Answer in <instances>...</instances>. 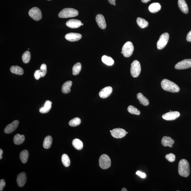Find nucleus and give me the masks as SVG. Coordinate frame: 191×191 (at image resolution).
Instances as JSON below:
<instances>
[{
  "mask_svg": "<svg viewBox=\"0 0 191 191\" xmlns=\"http://www.w3.org/2000/svg\"><path fill=\"white\" fill-rule=\"evenodd\" d=\"M161 84L162 88L165 91L176 93L179 92L180 90L178 85L168 79H163L161 81Z\"/></svg>",
  "mask_w": 191,
  "mask_h": 191,
  "instance_id": "1",
  "label": "nucleus"
},
{
  "mask_svg": "<svg viewBox=\"0 0 191 191\" xmlns=\"http://www.w3.org/2000/svg\"><path fill=\"white\" fill-rule=\"evenodd\" d=\"M178 171L181 176L187 177L190 175V166L187 160L184 159L181 160L179 163Z\"/></svg>",
  "mask_w": 191,
  "mask_h": 191,
  "instance_id": "2",
  "label": "nucleus"
},
{
  "mask_svg": "<svg viewBox=\"0 0 191 191\" xmlns=\"http://www.w3.org/2000/svg\"><path fill=\"white\" fill-rule=\"evenodd\" d=\"M79 12L77 10L71 8H66L60 11L58 16L61 18H67L77 16Z\"/></svg>",
  "mask_w": 191,
  "mask_h": 191,
  "instance_id": "3",
  "label": "nucleus"
},
{
  "mask_svg": "<svg viewBox=\"0 0 191 191\" xmlns=\"http://www.w3.org/2000/svg\"><path fill=\"white\" fill-rule=\"evenodd\" d=\"M134 48L131 42L128 41L125 43L123 46L121 53L125 57H129L132 55Z\"/></svg>",
  "mask_w": 191,
  "mask_h": 191,
  "instance_id": "4",
  "label": "nucleus"
},
{
  "mask_svg": "<svg viewBox=\"0 0 191 191\" xmlns=\"http://www.w3.org/2000/svg\"><path fill=\"white\" fill-rule=\"evenodd\" d=\"M130 72L132 77L137 78L139 76L141 73V66L137 60H134L132 62L131 66Z\"/></svg>",
  "mask_w": 191,
  "mask_h": 191,
  "instance_id": "5",
  "label": "nucleus"
},
{
  "mask_svg": "<svg viewBox=\"0 0 191 191\" xmlns=\"http://www.w3.org/2000/svg\"><path fill=\"white\" fill-rule=\"evenodd\" d=\"M99 165L101 168L106 169L110 166L111 160L110 157L106 154H103L101 156L99 159Z\"/></svg>",
  "mask_w": 191,
  "mask_h": 191,
  "instance_id": "6",
  "label": "nucleus"
},
{
  "mask_svg": "<svg viewBox=\"0 0 191 191\" xmlns=\"http://www.w3.org/2000/svg\"><path fill=\"white\" fill-rule=\"evenodd\" d=\"M169 38V35L167 33L161 34L157 43V47L159 50L162 49L166 45Z\"/></svg>",
  "mask_w": 191,
  "mask_h": 191,
  "instance_id": "7",
  "label": "nucleus"
},
{
  "mask_svg": "<svg viewBox=\"0 0 191 191\" xmlns=\"http://www.w3.org/2000/svg\"><path fill=\"white\" fill-rule=\"evenodd\" d=\"M28 13L31 18L35 20L39 21L42 18L41 11L37 7L32 8L29 11Z\"/></svg>",
  "mask_w": 191,
  "mask_h": 191,
  "instance_id": "8",
  "label": "nucleus"
},
{
  "mask_svg": "<svg viewBox=\"0 0 191 191\" xmlns=\"http://www.w3.org/2000/svg\"><path fill=\"white\" fill-rule=\"evenodd\" d=\"M191 67V59H185L179 62L175 66L177 69H184Z\"/></svg>",
  "mask_w": 191,
  "mask_h": 191,
  "instance_id": "9",
  "label": "nucleus"
},
{
  "mask_svg": "<svg viewBox=\"0 0 191 191\" xmlns=\"http://www.w3.org/2000/svg\"><path fill=\"white\" fill-rule=\"evenodd\" d=\"M111 135L115 138H121L125 137L126 134V131L122 128H114L111 132Z\"/></svg>",
  "mask_w": 191,
  "mask_h": 191,
  "instance_id": "10",
  "label": "nucleus"
},
{
  "mask_svg": "<svg viewBox=\"0 0 191 191\" xmlns=\"http://www.w3.org/2000/svg\"><path fill=\"white\" fill-rule=\"evenodd\" d=\"M180 116V113L177 111L167 113L162 116V118L165 120L172 121L176 119Z\"/></svg>",
  "mask_w": 191,
  "mask_h": 191,
  "instance_id": "11",
  "label": "nucleus"
},
{
  "mask_svg": "<svg viewBox=\"0 0 191 191\" xmlns=\"http://www.w3.org/2000/svg\"><path fill=\"white\" fill-rule=\"evenodd\" d=\"M19 124V121L16 120L7 125L5 128L4 131L7 134H10L16 130Z\"/></svg>",
  "mask_w": 191,
  "mask_h": 191,
  "instance_id": "12",
  "label": "nucleus"
},
{
  "mask_svg": "<svg viewBox=\"0 0 191 191\" xmlns=\"http://www.w3.org/2000/svg\"><path fill=\"white\" fill-rule=\"evenodd\" d=\"M65 38L66 40L70 42H76L81 40L82 35L78 33H70L66 34Z\"/></svg>",
  "mask_w": 191,
  "mask_h": 191,
  "instance_id": "13",
  "label": "nucleus"
},
{
  "mask_svg": "<svg viewBox=\"0 0 191 191\" xmlns=\"http://www.w3.org/2000/svg\"><path fill=\"white\" fill-rule=\"evenodd\" d=\"M113 89L110 87H105L100 91L99 93V96L102 98H105L108 97L112 93Z\"/></svg>",
  "mask_w": 191,
  "mask_h": 191,
  "instance_id": "14",
  "label": "nucleus"
},
{
  "mask_svg": "<svg viewBox=\"0 0 191 191\" xmlns=\"http://www.w3.org/2000/svg\"><path fill=\"white\" fill-rule=\"evenodd\" d=\"M17 182L18 186L20 187H22L26 184L27 177L26 173L24 172L21 173L17 176Z\"/></svg>",
  "mask_w": 191,
  "mask_h": 191,
  "instance_id": "15",
  "label": "nucleus"
},
{
  "mask_svg": "<svg viewBox=\"0 0 191 191\" xmlns=\"http://www.w3.org/2000/svg\"><path fill=\"white\" fill-rule=\"evenodd\" d=\"M96 20L98 26L101 29H104L106 27V23L104 17L101 14H98L96 17Z\"/></svg>",
  "mask_w": 191,
  "mask_h": 191,
  "instance_id": "16",
  "label": "nucleus"
},
{
  "mask_svg": "<svg viewBox=\"0 0 191 191\" xmlns=\"http://www.w3.org/2000/svg\"><path fill=\"white\" fill-rule=\"evenodd\" d=\"M81 21L76 19H71L67 21L66 23V26L72 28H79L81 26Z\"/></svg>",
  "mask_w": 191,
  "mask_h": 191,
  "instance_id": "17",
  "label": "nucleus"
},
{
  "mask_svg": "<svg viewBox=\"0 0 191 191\" xmlns=\"http://www.w3.org/2000/svg\"><path fill=\"white\" fill-rule=\"evenodd\" d=\"M174 142V140L168 136H164L161 140L162 145L165 147H172Z\"/></svg>",
  "mask_w": 191,
  "mask_h": 191,
  "instance_id": "18",
  "label": "nucleus"
},
{
  "mask_svg": "<svg viewBox=\"0 0 191 191\" xmlns=\"http://www.w3.org/2000/svg\"><path fill=\"white\" fill-rule=\"evenodd\" d=\"M178 4L179 8L183 13L186 14L188 13V7L185 0H178Z\"/></svg>",
  "mask_w": 191,
  "mask_h": 191,
  "instance_id": "19",
  "label": "nucleus"
},
{
  "mask_svg": "<svg viewBox=\"0 0 191 191\" xmlns=\"http://www.w3.org/2000/svg\"><path fill=\"white\" fill-rule=\"evenodd\" d=\"M52 102L49 100L46 101L44 106L40 109V112L41 113H46L50 110L51 108Z\"/></svg>",
  "mask_w": 191,
  "mask_h": 191,
  "instance_id": "20",
  "label": "nucleus"
},
{
  "mask_svg": "<svg viewBox=\"0 0 191 191\" xmlns=\"http://www.w3.org/2000/svg\"><path fill=\"white\" fill-rule=\"evenodd\" d=\"M72 84L71 81L66 82L62 86V91L65 94H67L71 92V87Z\"/></svg>",
  "mask_w": 191,
  "mask_h": 191,
  "instance_id": "21",
  "label": "nucleus"
},
{
  "mask_svg": "<svg viewBox=\"0 0 191 191\" xmlns=\"http://www.w3.org/2000/svg\"><path fill=\"white\" fill-rule=\"evenodd\" d=\"M161 6L158 3H152L149 6L148 9L150 12L156 13L160 10Z\"/></svg>",
  "mask_w": 191,
  "mask_h": 191,
  "instance_id": "22",
  "label": "nucleus"
},
{
  "mask_svg": "<svg viewBox=\"0 0 191 191\" xmlns=\"http://www.w3.org/2000/svg\"><path fill=\"white\" fill-rule=\"evenodd\" d=\"M137 98L141 104L147 106L149 104V101L146 97L144 96L141 93H138L137 95Z\"/></svg>",
  "mask_w": 191,
  "mask_h": 191,
  "instance_id": "23",
  "label": "nucleus"
},
{
  "mask_svg": "<svg viewBox=\"0 0 191 191\" xmlns=\"http://www.w3.org/2000/svg\"><path fill=\"white\" fill-rule=\"evenodd\" d=\"M25 140V136L17 134L14 136L13 138V142L16 145H20L23 143Z\"/></svg>",
  "mask_w": 191,
  "mask_h": 191,
  "instance_id": "24",
  "label": "nucleus"
},
{
  "mask_svg": "<svg viewBox=\"0 0 191 191\" xmlns=\"http://www.w3.org/2000/svg\"><path fill=\"white\" fill-rule=\"evenodd\" d=\"M52 142V138L51 136H47L44 138L43 146L44 148L48 149L51 147Z\"/></svg>",
  "mask_w": 191,
  "mask_h": 191,
  "instance_id": "25",
  "label": "nucleus"
},
{
  "mask_svg": "<svg viewBox=\"0 0 191 191\" xmlns=\"http://www.w3.org/2000/svg\"><path fill=\"white\" fill-rule=\"evenodd\" d=\"M11 73L19 75H22L24 73V71L22 68L19 66H12L10 68Z\"/></svg>",
  "mask_w": 191,
  "mask_h": 191,
  "instance_id": "26",
  "label": "nucleus"
},
{
  "mask_svg": "<svg viewBox=\"0 0 191 191\" xmlns=\"http://www.w3.org/2000/svg\"><path fill=\"white\" fill-rule=\"evenodd\" d=\"M136 22L138 26L142 28H146L148 26L149 23L148 21L141 17H138L136 19Z\"/></svg>",
  "mask_w": 191,
  "mask_h": 191,
  "instance_id": "27",
  "label": "nucleus"
},
{
  "mask_svg": "<svg viewBox=\"0 0 191 191\" xmlns=\"http://www.w3.org/2000/svg\"><path fill=\"white\" fill-rule=\"evenodd\" d=\"M29 157V153L26 150H23L19 154L21 160L23 163H26L28 160Z\"/></svg>",
  "mask_w": 191,
  "mask_h": 191,
  "instance_id": "28",
  "label": "nucleus"
},
{
  "mask_svg": "<svg viewBox=\"0 0 191 191\" xmlns=\"http://www.w3.org/2000/svg\"><path fill=\"white\" fill-rule=\"evenodd\" d=\"M72 145L74 147L78 150H81L83 148V145L82 142L77 138L73 140Z\"/></svg>",
  "mask_w": 191,
  "mask_h": 191,
  "instance_id": "29",
  "label": "nucleus"
},
{
  "mask_svg": "<svg viewBox=\"0 0 191 191\" xmlns=\"http://www.w3.org/2000/svg\"><path fill=\"white\" fill-rule=\"evenodd\" d=\"M103 63L108 66H112L114 63V61L112 58L106 55L103 56L102 57Z\"/></svg>",
  "mask_w": 191,
  "mask_h": 191,
  "instance_id": "30",
  "label": "nucleus"
},
{
  "mask_svg": "<svg viewBox=\"0 0 191 191\" xmlns=\"http://www.w3.org/2000/svg\"><path fill=\"white\" fill-rule=\"evenodd\" d=\"M81 69V65L79 62L75 64L73 67V75H79Z\"/></svg>",
  "mask_w": 191,
  "mask_h": 191,
  "instance_id": "31",
  "label": "nucleus"
},
{
  "mask_svg": "<svg viewBox=\"0 0 191 191\" xmlns=\"http://www.w3.org/2000/svg\"><path fill=\"white\" fill-rule=\"evenodd\" d=\"M62 161L64 166L68 167L69 166L71 161L69 156L66 154H63L62 157Z\"/></svg>",
  "mask_w": 191,
  "mask_h": 191,
  "instance_id": "32",
  "label": "nucleus"
},
{
  "mask_svg": "<svg viewBox=\"0 0 191 191\" xmlns=\"http://www.w3.org/2000/svg\"><path fill=\"white\" fill-rule=\"evenodd\" d=\"M31 59V53L28 51H25L22 56L23 62L25 63H28Z\"/></svg>",
  "mask_w": 191,
  "mask_h": 191,
  "instance_id": "33",
  "label": "nucleus"
},
{
  "mask_svg": "<svg viewBox=\"0 0 191 191\" xmlns=\"http://www.w3.org/2000/svg\"><path fill=\"white\" fill-rule=\"evenodd\" d=\"M81 122V120L79 118H75L70 120L69 124L72 127H75L79 125Z\"/></svg>",
  "mask_w": 191,
  "mask_h": 191,
  "instance_id": "34",
  "label": "nucleus"
},
{
  "mask_svg": "<svg viewBox=\"0 0 191 191\" xmlns=\"http://www.w3.org/2000/svg\"><path fill=\"white\" fill-rule=\"evenodd\" d=\"M128 110L131 114L136 115H139L140 114V111L136 107L131 105L128 107Z\"/></svg>",
  "mask_w": 191,
  "mask_h": 191,
  "instance_id": "35",
  "label": "nucleus"
},
{
  "mask_svg": "<svg viewBox=\"0 0 191 191\" xmlns=\"http://www.w3.org/2000/svg\"><path fill=\"white\" fill-rule=\"evenodd\" d=\"M40 70L41 74L42 77H45L47 73V66L46 64H43L41 66Z\"/></svg>",
  "mask_w": 191,
  "mask_h": 191,
  "instance_id": "36",
  "label": "nucleus"
},
{
  "mask_svg": "<svg viewBox=\"0 0 191 191\" xmlns=\"http://www.w3.org/2000/svg\"><path fill=\"white\" fill-rule=\"evenodd\" d=\"M165 158L170 162H173L176 159V156L173 153H169L165 156Z\"/></svg>",
  "mask_w": 191,
  "mask_h": 191,
  "instance_id": "37",
  "label": "nucleus"
},
{
  "mask_svg": "<svg viewBox=\"0 0 191 191\" xmlns=\"http://www.w3.org/2000/svg\"><path fill=\"white\" fill-rule=\"evenodd\" d=\"M34 77L37 80H38L41 77H42L41 74L40 70H37L35 72Z\"/></svg>",
  "mask_w": 191,
  "mask_h": 191,
  "instance_id": "38",
  "label": "nucleus"
},
{
  "mask_svg": "<svg viewBox=\"0 0 191 191\" xmlns=\"http://www.w3.org/2000/svg\"><path fill=\"white\" fill-rule=\"evenodd\" d=\"M5 186V182L4 180L2 179V180H0V191H3Z\"/></svg>",
  "mask_w": 191,
  "mask_h": 191,
  "instance_id": "39",
  "label": "nucleus"
},
{
  "mask_svg": "<svg viewBox=\"0 0 191 191\" xmlns=\"http://www.w3.org/2000/svg\"><path fill=\"white\" fill-rule=\"evenodd\" d=\"M136 174L140 176L142 178H145L146 177V175L145 173L142 172L140 171H138L136 172Z\"/></svg>",
  "mask_w": 191,
  "mask_h": 191,
  "instance_id": "40",
  "label": "nucleus"
},
{
  "mask_svg": "<svg viewBox=\"0 0 191 191\" xmlns=\"http://www.w3.org/2000/svg\"><path fill=\"white\" fill-rule=\"evenodd\" d=\"M187 40L189 42H191V30L188 33L186 37Z\"/></svg>",
  "mask_w": 191,
  "mask_h": 191,
  "instance_id": "41",
  "label": "nucleus"
},
{
  "mask_svg": "<svg viewBox=\"0 0 191 191\" xmlns=\"http://www.w3.org/2000/svg\"><path fill=\"white\" fill-rule=\"evenodd\" d=\"M109 3H110L111 4L116 5V0H108Z\"/></svg>",
  "mask_w": 191,
  "mask_h": 191,
  "instance_id": "42",
  "label": "nucleus"
},
{
  "mask_svg": "<svg viewBox=\"0 0 191 191\" xmlns=\"http://www.w3.org/2000/svg\"><path fill=\"white\" fill-rule=\"evenodd\" d=\"M3 153V151L1 149H0V159H1L2 158V154Z\"/></svg>",
  "mask_w": 191,
  "mask_h": 191,
  "instance_id": "43",
  "label": "nucleus"
},
{
  "mask_svg": "<svg viewBox=\"0 0 191 191\" xmlns=\"http://www.w3.org/2000/svg\"><path fill=\"white\" fill-rule=\"evenodd\" d=\"M150 1H151V0H141L142 2L145 3H147Z\"/></svg>",
  "mask_w": 191,
  "mask_h": 191,
  "instance_id": "44",
  "label": "nucleus"
},
{
  "mask_svg": "<svg viewBox=\"0 0 191 191\" xmlns=\"http://www.w3.org/2000/svg\"><path fill=\"white\" fill-rule=\"evenodd\" d=\"M122 191H127L128 190H127V189H126L125 188H122Z\"/></svg>",
  "mask_w": 191,
  "mask_h": 191,
  "instance_id": "45",
  "label": "nucleus"
},
{
  "mask_svg": "<svg viewBox=\"0 0 191 191\" xmlns=\"http://www.w3.org/2000/svg\"><path fill=\"white\" fill-rule=\"evenodd\" d=\"M83 25H84L83 23H81V26H83Z\"/></svg>",
  "mask_w": 191,
  "mask_h": 191,
  "instance_id": "46",
  "label": "nucleus"
},
{
  "mask_svg": "<svg viewBox=\"0 0 191 191\" xmlns=\"http://www.w3.org/2000/svg\"><path fill=\"white\" fill-rule=\"evenodd\" d=\"M112 130H110V132H112Z\"/></svg>",
  "mask_w": 191,
  "mask_h": 191,
  "instance_id": "47",
  "label": "nucleus"
},
{
  "mask_svg": "<svg viewBox=\"0 0 191 191\" xmlns=\"http://www.w3.org/2000/svg\"><path fill=\"white\" fill-rule=\"evenodd\" d=\"M128 132H126V134H128Z\"/></svg>",
  "mask_w": 191,
  "mask_h": 191,
  "instance_id": "48",
  "label": "nucleus"
},
{
  "mask_svg": "<svg viewBox=\"0 0 191 191\" xmlns=\"http://www.w3.org/2000/svg\"><path fill=\"white\" fill-rule=\"evenodd\" d=\"M48 1H51V0H48Z\"/></svg>",
  "mask_w": 191,
  "mask_h": 191,
  "instance_id": "49",
  "label": "nucleus"
}]
</instances>
